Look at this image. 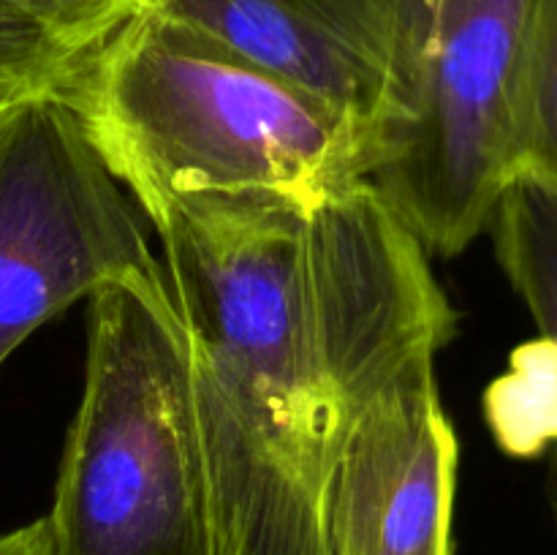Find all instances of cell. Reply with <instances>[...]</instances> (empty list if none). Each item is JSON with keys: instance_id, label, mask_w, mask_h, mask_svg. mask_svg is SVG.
<instances>
[{"instance_id": "5b68a950", "label": "cell", "mask_w": 557, "mask_h": 555, "mask_svg": "<svg viewBox=\"0 0 557 555\" xmlns=\"http://www.w3.org/2000/svg\"><path fill=\"white\" fill-rule=\"evenodd\" d=\"M145 221L63 92L0 112V368L76 299L156 264Z\"/></svg>"}, {"instance_id": "7a4b0ae2", "label": "cell", "mask_w": 557, "mask_h": 555, "mask_svg": "<svg viewBox=\"0 0 557 555\" xmlns=\"http://www.w3.org/2000/svg\"><path fill=\"white\" fill-rule=\"evenodd\" d=\"M65 98L139 207L190 194L310 207L368 177V136L348 114L147 9Z\"/></svg>"}, {"instance_id": "277c9868", "label": "cell", "mask_w": 557, "mask_h": 555, "mask_svg": "<svg viewBox=\"0 0 557 555\" xmlns=\"http://www.w3.org/2000/svg\"><path fill=\"white\" fill-rule=\"evenodd\" d=\"M533 11L536 0H386L368 183L428 254H462L517 174Z\"/></svg>"}, {"instance_id": "7c38bea8", "label": "cell", "mask_w": 557, "mask_h": 555, "mask_svg": "<svg viewBox=\"0 0 557 555\" xmlns=\"http://www.w3.org/2000/svg\"><path fill=\"white\" fill-rule=\"evenodd\" d=\"M0 555H52L49 528L44 517L0 533Z\"/></svg>"}, {"instance_id": "ba28073f", "label": "cell", "mask_w": 557, "mask_h": 555, "mask_svg": "<svg viewBox=\"0 0 557 555\" xmlns=\"http://www.w3.org/2000/svg\"><path fill=\"white\" fill-rule=\"evenodd\" d=\"M487 229L500 270L536 321L539 337L511 354V368L484 395V414L509 455L553 452L547 498L557 528V185L515 174Z\"/></svg>"}, {"instance_id": "52a82bcc", "label": "cell", "mask_w": 557, "mask_h": 555, "mask_svg": "<svg viewBox=\"0 0 557 555\" xmlns=\"http://www.w3.org/2000/svg\"><path fill=\"white\" fill-rule=\"evenodd\" d=\"M141 9L348 114L368 136L370 161L389 74L386 0H141Z\"/></svg>"}, {"instance_id": "30bf717a", "label": "cell", "mask_w": 557, "mask_h": 555, "mask_svg": "<svg viewBox=\"0 0 557 555\" xmlns=\"http://www.w3.org/2000/svg\"><path fill=\"white\" fill-rule=\"evenodd\" d=\"M90 54L69 47L11 3L0 0V112L44 92H69Z\"/></svg>"}, {"instance_id": "8992f818", "label": "cell", "mask_w": 557, "mask_h": 555, "mask_svg": "<svg viewBox=\"0 0 557 555\" xmlns=\"http://www.w3.org/2000/svg\"><path fill=\"white\" fill-rule=\"evenodd\" d=\"M433 365L413 354L354 408L321 495L326 555H455L457 435Z\"/></svg>"}, {"instance_id": "8fae6325", "label": "cell", "mask_w": 557, "mask_h": 555, "mask_svg": "<svg viewBox=\"0 0 557 555\" xmlns=\"http://www.w3.org/2000/svg\"><path fill=\"white\" fill-rule=\"evenodd\" d=\"M5 3L85 54L103 47L141 9V0H5Z\"/></svg>"}, {"instance_id": "9c48e42d", "label": "cell", "mask_w": 557, "mask_h": 555, "mask_svg": "<svg viewBox=\"0 0 557 555\" xmlns=\"http://www.w3.org/2000/svg\"><path fill=\"white\" fill-rule=\"evenodd\" d=\"M557 185V0H536L522 76L517 174Z\"/></svg>"}, {"instance_id": "3957f363", "label": "cell", "mask_w": 557, "mask_h": 555, "mask_svg": "<svg viewBox=\"0 0 557 555\" xmlns=\"http://www.w3.org/2000/svg\"><path fill=\"white\" fill-rule=\"evenodd\" d=\"M44 520L52 555H215L188 346L161 261L90 297L85 386Z\"/></svg>"}, {"instance_id": "6da1fadb", "label": "cell", "mask_w": 557, "mask_h": 555, "mask_svg": "<svg viewBox=\"0 0 557 555\" xmlns=\"http://www.w3.org/2000/svg\"><path fill=\"white\" fill-rule=\"evenodd\" d=\"M185 330L215 555H326L321 495L357 403L455 310L428 250L368 183L319 205L147 201Z\"/></svg>"}]
</instances>
